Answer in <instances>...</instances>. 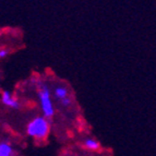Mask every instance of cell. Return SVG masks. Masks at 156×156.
<instances>
[{
    "instance_id": "obj_6",
    "label": "cell",
    "mask_w": 156,
    "mask_h": 156,
    "mask_svg": "<svg viewBox=\"0 0 156 156\" xmlns=\"http://www.w3.org/2000/svg\"><path fill=\"white\" fill-rule=\"evenodd\" d=\"M13 150L10 144L8 143H1L0 144V156H12Z\"/></svg>"
},
{
    "instance_id": "obj_7",
    "label": "cell",
    "mask_w": 156,
    "mask_h": 156,
    "mask_svg": "<svg viewBox=\"0 0 156 156\" xmlns=\"http://www.w3.org/2000/svg\"><path fill=\"white\" fill-rule=\"evenodd\" d=\"M71 104H72V99H71L70 96L67 97V98H65V99H62V101H60V105L63 106V107H69Z\"/></svg>"
},
{
    "instance_id": "obj_5",
    "label": "cell",
    "mask_w": 156,
    "mask_h": 156,
    "mask_svg": "<svg viewBox=\"0 0 156 156\" xmlns=\"http://www.w3.org/2000/svg\"><path fill=\"white\" fill-rule=\"evenodd\" d=\"M84 147L86 150H90V151H96L99 148V143L98 141H96L95 139L87 138L84 141Z\"/></svg>"
},
{
    "instance_id": "obj_8",
    "label": "cell",
    "mask_w": 156,
    "mask_h": 156,
    "mask_svg": "<svg viewBox=\"0 0 156 156\" xmlns=\"http://www.w3.org/2000/svg\"><path fill=\"white\" fill-rule=\"evenodd\" d=\"M9 52H10V50H9L8 48H1V49H0V58H1V59H5V58L9 55Z\"/></svg>"
},
{
    "instance_id": "obj_1",
    "label": "cell",
    "mask_w": 156,
    "mask_h": 156,
    "mask_svg": "<svg viewBox=\"0 0 156 156\" xmlns=\"http://www.w3.org/2000/svg\"><path fill=\"white\" fill-rule=\"evenodd\" d=\"M36 86L37 97H38L39 106L42 109L43 116L46 117L47 119H51L55 115V107L52 104V98L49 87L47 86V84L43 83L39 80L36 81Z\"/></svg>"
},
{
    "instance_id": "obj_2",
    "label": "cell",
    "mask_w": 156,
    "mask_h": 156,
    "mask_svg": "<svg viewBox=\"0 0 156 156\" xmlns=\"http://www.w3.org/2000/svg\"><path fill=\"white\" fill-rule=\"evenodd\" d=\"M49 119H47L44 116L36 117L32 119L26 126V133L34 139L37 140H44L48 136L50 131Z\"/></svg>"
},
{
    "instance_id": "obj_4",
    "label": "cell",
    "mask_w": 156,
    "mask_h": 156,
    "mask_svg": "<svg viewBox=\"0 0 156 156\" xmlns=\"http://www.w3.org/2000/svg\"><path fill=\"white\" fill-rule=\"evenodd\" d=\"M70 96L69 94V89L65 85H58L54 90V97H55L57 101H61L62 99L67 98V97Z\"/></svg>"
},
{
    "instance_id": "obj_3",
    "label": "cell",
    "mask_w": 156,
    "mask_h": 156,
    "mask_svg": "<svg viewBox=\"0 0 156 156\" xmlns=\"http://www.w3.org/2000/svg\"><path fill=\"white\" fill-rule=\"evenodd\" d=\"M1 103L11 109L20 108V101H18V98L10 91H7V90L1 92Z\"/></svg>"
}]
</instances>
